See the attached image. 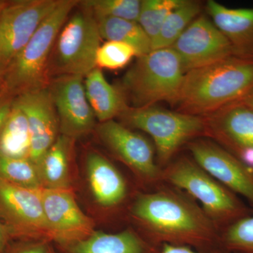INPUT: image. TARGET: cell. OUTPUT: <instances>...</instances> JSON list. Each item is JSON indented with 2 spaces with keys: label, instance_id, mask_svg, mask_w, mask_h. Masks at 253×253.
Masks as SVG:
<instances>
[{
  "label": "cell",
  "instance_id": "1",
  "mask_svg": "<svg viewBox=\"0 0 253 253\" xmlns=\"http://www.w3.org/2000/svg\"><path fill=\"white\" fill-rule=\"evenodd\" d=\"M130 214L142 228L144 239L157 247L186 246L201 252L221 249L215 224L194 199L172 186L163 183L138 194Z\"/></svg>",
  "mask_w": 253,
  "mask_h": 253
},
{
  "label": "cell",
  "instance_id": "2",
  "mask_svg": "<svg viewBox=\"0 0 253 253\" xmlns=\"http://www.w3.org/2000/svg\"><path fill=\"white\" fill-rule=\"evenodd\" d=\"M253 92V57L231 56L186 73L174 106L204 117Z\"/></svg>",
  "mask_w": 253,
  "mask_h": 253
},
{
  "label": "cell",
  "instance_id": "3",
  "mask_svg": "<svg viewBox=\"0 0 253 253\" xmlns=\"http://www.w3.org/2000/svg\"><path fill=\"white\" fill-rule=\"evenodd\" d=\"M78 2L77 0H59L27 44L5 70L1 87L4 94L14 99L49 85L48 69L55 42Z\"/></svg>",
  "mask_w": 253,
  "mask_h": 253
},
{
  "label": "cell",
  "instance_id": "4",
  "mask_svg": "<svg viewBox=\"0 0 253 253\" xmlns=\"http://www.w3.org/2000/svg\"><path fill=\"white\" fill-rule=\"evenodd\" d=\"M163 183L184 191L204 210L219 230L252 215L239 196L216 180L194 160L181 156L163 169Z\"/></svg>",
  "mask_w": 253,
  "mask_h": 253
},
{
  "label": "cell",
  "instance_id": "5",
  "mask_svg": "<svg viewBox=\"0 0 253 253\" xmlns=\"http://www.w3.org/2000/svg\"><path fill=\"white\" fill-rule=\"evenodd\" d=\"M136 59L123 76L121 87L131 107H150L161 101L175 105L185 73L174 49H154Z\"/></svg>",
  "mask_w": 253,
  "mask_h": 253
},
{
  "label": "cell",
  "instance_id": "6",
  "mask_svg": "<svg viewBox=\"0 0 253 253\" xmlns=\"http://www.w3.org/2000/svg\"><path fill=\"white\" fill-rule=\"evenodd\" d=\"M121 117L126 126L144 131L152 138L156 161L162 169L172 162L184 145L206 135L204 117L154 106L128 107Z\"/></svg>",
  "mask_w": 253,
  "mask_h": 253
},
{
  "label": "cell",
  "instance_id": "7",
  "mask_svg": "<svg viewBox=\"0 0 253 253\" xmlns=\"http://www.w3.org/2000/svg\"><path fill=\"white\" fill-rule=\"evenodd\" d=\"M72 12L51 51L48 69L50 80L61 76L84 78L96 68V55L101 40L97 21L90 10L81 5Z\"/></svg>",
  "mask_w": 253,
  "mask_h": 253
},
{
  "label": "cell",
  "instance_id": "8",
  "mask_svg": "<svg viewBox=\"0 0 253 253\" xmlns=\"http://www.w3.org/2000/svg\"><path fill=\"white\" fill-rule=\"evenodd\" d=\"M59 1L18 0L8 2L0 16V69L4 73Z\"/></svg>",
  "mask_w": 253,
  "mask_h": 253
},
{
  "label": "cell",
  "instance_id": "9",
  "mask_svg": "<svg viewBox=\"0 0 253 253\" xmlns=\"http://www.w3.org/2000/svg\"><path fill=\"white\" fill-rule=\"evenodd\" d=\"M100 139L115 156L149 185L163 183V169L156 161V149L149 139L114 120L101 123Z\"/></svg>",
  "mask_w": 253,
  "mask_h": 253
},
{
  "label": "cell",
  "instance_id": "10",
  "mask_svg": "<svg viewBox=\"0 0 253 253\" xmlns=\"http://www.w3.org/2000/svg\"><path fill=\"white\" fill-rule=\"evenodd\" d=\"M206 135L253 171V110L236 102L204 116Z\"/></svg>",
  "mask_w": 253,
  "mask_h": 253
},
{
  "label": "cell",
  "instance_id": "11",
  "mask_svg": "<svg viewBox=\"0 0 253 253\" xmlns=\"http://www.w3.org/2000/svg\"><path fill=\"white\" fill-rule=\"evenodd\" d=\"M41 189L20 187L0 179V219L9 236L48 237Z\"/></svg>",
  "mask_w": 253,
  "mask_h": 253
},
{
  "label": "cell",
  "instance_id": "12",
  "mask_svg": "<svg viewBox=\"0 0 253 253\" xmlns=\"http://www.w3.org/2000/svg\"><path fill=\"white\" fill-rule=\"evenodd\" d=\"M187 147L200 167L253 208V171L209 138L194 139Z\"/></svg>",
  "mask_w": 253,
  "mask_h": 253
},
{
  "label": "cell",
  "instance_id": "13",
  "mask_svg": "<svg viewBox=\"0 0 253 253\" xmlns=\"http://www.w3.org/2000/svg\"><path fill=\"white\" fill-rule=\"evenodd\" d=\"M171 48L185 73L234 56L227 38L205 16L196 18Z\"/></svg>",
  "mask_w": 253,
  "mask_h": 253
},
{
  "label": "cell",
  "instance_id": "14",
  "mask_svg": "<svg viewBox=\"0 0 253 253\" xmlns=\"http://www.w3.org/2000/svg\"><path fill=\"white\" fill-rule=\"evenodd\" d=\"M84 78L61 76L51 78L49 90L63 135L74 139L94 128L96 117L86 99Z\"/></svg>",
  "mask_w": 253,
  "mask_h": 253
},
{
  "label": "cell",
  "instance_id": "15",
  "mask_svg": "<svg viewBox=\"0 0 253 253\" xmlns=\"http://www.w3.org/2000/svg\"><path fill=\"white\" fill-rule=\"evenodd\" d=\"M48 238L68 246L91 235L94 224L68 189H41Z\"/></svg>",
  "mask_w": 253,
  "mask_h": 253
},
{
  "label": "cell",
  "instance_id": "16",
  "mask_svg": "<svg viewBox=\"0 0 253 253\" xmlns=\"http://www.w3.org/2000/svg\"><path fill=\"white\" fill-rule=\"evenodd\" d=\"M14 100L27 117L31 140L30 159L38 167L42 158L57 139L59 129L57 113L49 88L28 91Z\"/></svg>",
  "mask_w": 253,
  "mask_h": 253
},
{
  "label": "cell",
  "instance_id": "17",
  "mask_svg": "<svg viewBox=\"0 0 253 253\" xmlns=\"http://www.w3.org/2000/svg\"><path fill=\"white\" fill-rule=\"evenodd\" d=\"M206 9L213 23L231 43L234 56L253 57V8L231 9L209 0Z\"/></svg>",
  "mask_w": 253,
  "mask_h": 253
},
{
  "label": "cell",
  "instance_id": "18",
  "mask_svg": "<svg viewBox=\"0 0 253 253\" xmlns=\"http://www.w3.org/2000/svg\"><path fill=\"white\" fill-rule=\"evenodd\" d=\"M86 170L91 192L101 207L116 208L126 201L128 193L126 179L104 156L95 152L88 155Z\"/></svg>",
  "mask_w": 253,
  "mask_h": 253
},
{
  "label": "cell",
  "instance_id": "19",
  "mask_svg": "<svg viewBox=\"0 0 253 253\" xmlns=\"http://www.w3.org/2000/svg\"><path fill=\"white\" fill-rule=\"evenodd\" d=\"M154 246L131 229L109 234L93 232L86 239L70 245V253H159Z\"/></svg>",
  "mask_w": 253,
  "mask_h": 253
},
{
  "label": "cell",
  "instance_id": "20",
  "mask_svg": "<svg viewBox=\"0 0 253 253\" xmlns=\"http://www.w3.org/2000/svg\"><path fill=\"white\" fill-rule=\"evenodd\" d=\"M84 85L88 102L101 123L121 116L129 107L121 88L110 84L99 68L84 77Z\"/></svg>",
  "mask_w": 253,
  "mask_h": 253
},
{
  "label": "cell",
  "instance_id": "21",
  "mask_svg": "<svg viewBox=\"0 0 253 253\" xmlns=\"http://www.w3.org/2000/svg\"><path fill=\"white\" fill-rule=\"evenodd\" d=\"M31 133L26 113L13 100L7 117L0 129V155L30 158Z\"/></svg>",
  "mask_w": 253,
  "mask_h": 253
},
{
  "label": "cell",
  "instance_id": "22",
  "mask_svg": "<svg viewBox=\"0 0 253 253\" xmlns=\"http://www.w3.org/2000/svg\"><path fill=\"white\" fill-rule=\"evenodd\" d=\"M73 139L58 136L38 166L43 188L68 189L69 183L70 152Z\"/></svg>",
  "mask_w": 253,
  "mask_h": 253
},
{
  "label": "cell",
  "instance_id": "23",
  "mask_svg": "<svg viewBox=\"0 0 253 253\" xmlns=\"http://www.w3.org/2000/svg\"><path fill=\"white\" fill-rule=\"evenodd\" d=\"M96 20L101 39L130 45L136 50L138 57L152 51L151 40L139 23L116 18Z\"/></svg>",
  "mask_w": 253,
  "mask_h": 253
},
{
  "label": "cell",
  "instance_id": "24",
  "mask_svg": "<svg viewBox=\"0 0 253 253\" xmlns=\"http://www.w3.org/2000/svg\"><path fill=\"white\" fill-rule=\"evenodd\" d=\"M201 11L199 2L181 0L180 4L166 18L156 39L152 50L170 48Z\"/></svg>",
  "mask_w": 253,
  "mask_h": 253
},
{
  "label": "cell",
  "instance_id": "25",
  "mask_svg": "<svg viewBox=\"0 0 253 253\" xmlns=\"http://www.w3.org/2000/svg\"><path fill=\"white\" fill-rule=\"evenodd\" d=\"M0 179L30 189L43 188L38 167L30 158H13L0 155Z\"/></svg>",
  "mask_w": 253,
  "mask_h": 253
},
{
  "label": "cell",
  "instance_id": "26",
  "mask_svg": "<svg viewBox=\"0 0 253 253\" xmlns=\"http://www.w3.org/2000/svg\"><path fill=\"white\" fill-rule=\"evenodd\" d=\"M79 4L90 10L96 19L116 18L138 22L140 0H84Z\"/></svg>",
  "mask_w": 253,
  "mask_h": 253
},
{
  "label": "cell",
  "instance_id": "27",
  "mask_svg": "<svg viewBox=\"0 0 253 253\" xmlns=\"http://www.w3.org/2000/svg\"><path fill=\"white\" fill-rule=\"evenodd\" d=\"M181 0H142L138 23L151 40V44L169 14Z\"/></svg>",
  "mask_w": 253,
  "mask_h": 253
},
{
  "label": "cell",
  "instance_id": "28",
  "mask_svg": "<svg viewBox=\"0 0 253 253\" xmlns=\"http://www.w3.org/2000/svg\"><path fill=\"white\" fill-rule=\"evenodd\" d=\"M220 248L229 253H253V215L239 219L220 233Z\"/></svg>",
  "mask_w": 253,
  "mask_h": 253
},
{
  "label": "cell",
  "instance_id": "29",
  "mask_svg": "<svg viewBox=\"0 0 253 253\" xmlns=\"http://www.w3.org/2000/svg\"><path fill=\"white\" fill-rule=\"evenodd\" d=\"M134 57H138V54L132 46L119 42L106 41L96 52V67L110 71L122 69Z\"/></svg>",
  "mask_w": 253,
  "mask_h": 253
},
{
  "label": "cell",
  "instance_id": "30",
  "mask_svg": "<svg viewBox=\"0 0 253 253\" xmlns=\"http://www.w3.org/2000/svg\"><path fill=\"white\" fill-rule=\"evenodd\" d=\"M159 253H229L224 250L219 249L210 252H201L186 246H172V245H163L161 246Z\"/></svg>",
  "mask_w": 253,
  "mask_h": 253
},
{
  "label": "cell",
  "instance_id": "31",
  "mask_svg": "<svg viewBox=\"0 0 253 253\" xmlns=\"http://www.w3.org/2000/svg\"><path fill=\"white\" fill-rule=\"evenodd\" d=\"M9 253H52L48 249L45 244H25L17 246L11 250Z\"/></svg>",
  "mask_w": 253,
  "mask_h": 253
},
{
  "label": "cell",
  "instance_id": "32",
  "mask_svg": "<svg viewBox=\"0 0 253 253\" xmlns=\"http://www.w3.org/2000/svg\"><path fill=\"white\" fill-rule=\"evenodd\" d=\"M14 98L10 97L0 90V129L9 114Z\"/></svg>",
  "mask_w": 253,
  "mask_h": 253
},
{
  "label": "cell",
  "instance_id": "33",
  "mask_svg": "<svg viewBox=\"0 0 253 253\" xmlns=\"http://www.w3.org/2000/svg\"><path fill=\"white\" fill-rule=\"evenodd\" d=\"M9 238V234L6 227L0 219V253H4L6 251Z\"/></svg>",
  "mask_w": 253,
  "mask_h": 253
},
{
  "label": "cell",
  "instance_id": "34",
  "mask_svg": "<svg viewBox=\"0 0 253 253\" xmlns=\"http://www.w3.org/2000/svg\"><path fill=\"white\" fill-rule=\"evenodd\" d=\"M238 102L241 103L245 106H248L250 109L253 110V92L248 95L247 96Z\"/></svg>",
  "mask_w": 253,
  "mask_h": 253
},
{
  "label": "cell",
  "instance_id": "35",
  "mask_svg": "<svg viewBox=\"0 0 253 253\" xmlns=\"http://www.w3.org/2000/svg\"><path fill=\"white\" fill-rule=\"evenodd\" d=\"M8 1H3V0H0V16H1V13L4 11V8L6 7L7 5Z\"/></svg>",
  "mask_w": 253,
  "mask_h": 253
},
{
  "label": "cell",
  "instance_id": "36",
  "mask_svg": "<svg viewBox=\"0 0 253 253\" xmlns=\"http://www.w3.org/2000/svg\"><path fill=\"white\" fill-rule=\"evenodd\" d=\"M3 76H4V72L0 69V90H1V83H2Z\"/></svg>",
  "mask_w": 253,
  "mask_h": 253
},
{
  "label": "cell",
  "instance_id": "37",
  "mask_svg": "<svg viewBox=\"0 0 253 253\" xmlns=\"http://www.w3.org/2000/svg\"></svg>",
  "mask_w": 253,
  "mask_h": 253
}]
</instances>
